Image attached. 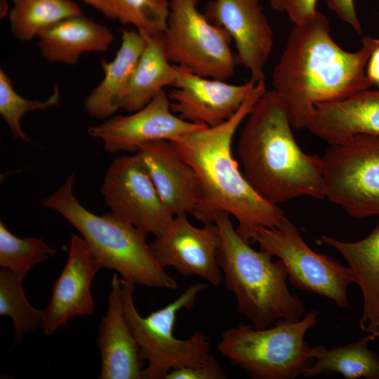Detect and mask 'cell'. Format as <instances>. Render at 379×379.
Listing matches in <instances>:
<instances>
[{"label":"cell","instance_id":"26","mask_svg":"<svg viewBox=\"0 0 379 379\" xmlns=\"http://www.w3.org/2000/svg\"><path fill=\"white\" fill-rule=\"evenodd\" d=\"M23 278L6 268L0 270V315L11 319L14 343H20L29 333L42 328L44 310H38L28 301L22 287Z\"/></svg>","mask_w":379,"mask_h":379},{"label":"cell","instance_id":"35","mask_svg":"<svg viewBox=\"0 0 379 379\" xmlns=\"http://www.w3.org/2000/svg\"><path fill=\"white\" fill-rule=\"evenodd\" d=\"M271 7L278 11H284L283 0H269Z\"/></svg>","mask_w":379,"mask_h":379},{"label":"cell","instance_id":"31","mask_svg":"<svg viewBox=\"0 0 379 379\" xmlns=\"http://www.w3.org/2000/svg\"><path fill=\"white\" fill-rule=\"evenodd\" d=\"M317 0H283L284 11L295 24L302 23L312 18L317 12Z\"/></svg>","mask_w":379,"mask_h":379},{"label":"cell","instance_id":"27","mask_svg":"<svg viewBox=\"0 0 379 379\" xmlns=\"http://www.w3.org/2000/svg\"><path fill=\"white\" fill-rule=\"evenodd\" d=\"M56 253L43 239L19 238L0 220V267L11 270L23 279L29 272Z\"/></svg>","mask_w":379,"mask_h":379},{"label":"cell","instance_id":"3","mask_svg":"<svg viewBox=\"0 0 379 379\" xmlns=\"http://www.w3.org/2000/svg\"><path fill=\"white\" fill-rule=\"evenodd\" d=\"M267 91L265 81L253 86L238 110L227 120L170 140L196 173L203 192V225L214 224L226 212L238 222L241 233L254 227H275L284 211L259 197L240 171L232 152L234 135L255 104Z\"/></svg>","mask_w":379,"mask_h":379},{"label":"cell","instance_id":"13","mask_svg":"<svg viewBox=\"0 0 379 379\" xmlns=\"http://www.w3.org/2000/svg\"><path fill=\"white\" fill-rule=\"evenodd\" d=\"M204 14L228 33L237 48V64L249 71L250 81H265L274 33L260 0H210Z\"/></svg>","mask_w":379,"mask_h":379},{"label":"cell","instance_id":"15","mask_svg":"<svg viewBox=\"0 0 379 379\" xmlns=\"http://www.w3.org/2000/svg\"><path fill=\"white\" fill-rule=\"evenodd\" d=\"M175 67L174 89L168 94L171 111L182 119L207 127L229 119L255 85L250 80L242 84H231Z\"/></svg>","mask_w":379,"mask_h":379},{"label":"cell","instance_id":"14","mask_svg":"<svg viewBox=\"0 0 379 379\" xmlns=\"http://www.w3.org/2000/svg\"><path fill=\"white\" fill-rule=\"evenodd\" d=\"M207 127L182 119L171 109L165 90L161 91L144 107L128 116H114L91 126L88 133L102 142L109 153L137 152L147 142L171 140L194 130Z\"/></svg>","mask_w":379,"mask_h":379},{"label":"cell","instance_id":"10","mask_svg":"<svg viewBox=\"0 0 379 379\" xmlns=\"http://www.w3.org/2000/svg\"><path fill=\"white\" fill-rule=\"evenodd\" d=\"M321 159L326 197L353 218L379 215V136L356 135Z\"/></svg>","mask_w":379,"mask_h":379},{"label":"cell","instance_id":"16","mask_svg":"<svg viewBox=\"0 0 379 379\" xmlns=\"http://www.w3.org/2000/svg\"><path fill=\"white\" fill-rule=\"evenodd\" d=\"M136 155L164 204L174 215L190 214L203 223L204 202L198 177L170 140L142 144Z\"/></svg>","mask_w":379,"mask_h":379},{"label":"cell","instance_id":"22","mask_svg":"<svg viewBox=\"0 0 379 379\" xmlns=\"http://www.w3.org/2000/svg\"><path fill=\"white\" fill-rule=\"evenodd\" d=\"M41 55L49 62L75 65L85 52H104L114 36L105 26L84 14L65 18L38 35Z\"/></svg>","mask_w":379,"mask_h":379},{"label":"cell","instance_id":"21","mask_svg":"<svg viewBox=\"0 0 379 379\" xmlns=\"http://www.w3.org/2000/svg\"><path fill=\"white\" fill-rule=\"evenodd\" d=\"M121 46L111 62L102 58L104 71L102 81L84 102L91 117L104 119L119 109L126 95L131 76L146 46V39L138 31L121 29Z\"/></svg>","mask_w":379,"mask_h":379},{"label":"cell","instance_id":"18","mask_svg":"<svg viewBox=\"0 0 379 379\" xmlns=\"http://www.w3.org/2000/svg\"><path fill=\"white\" fill-rule=\"evenodd\" d=\"M117 273L111 280L108 309L98 329V347L101 357L100 379H142L140 347L125 319Z\"/></svg>","mask_w":379,"mask_h":379},{"label":"cell","instance_id":"12","mask_svg":"<svg viewBox=\"0 0 379 379\" xmlns=\"http://www.w3.org/2000/svg\"><path fill=\"white\" fill-rule=\"evenodd\" d=\"M219 244L215 223L197 227L186 214H178L149 246L162 267H172L181 276H197L217 286L223 279L218 262Z\"/></svg>","mask_w":379,"mask_h":379},{"label":"cell","instance_id":"8","mask_svg":"<svg viewBox=\"0 0 379 379\" xmlns=\"http://www.w3.org/2000/svg\"><path fill=\"white\" fill-rule=\"evenodd\" d=\"M238 234L248 244L256 243L260 250L279 258L295 287L328 298L340 307L348 306L347 290L354 283L350 269L312 250L286 216L277 227H254Z\"/></svg>","mask_w":379,"mask_h":379},{"label":"cell","instance_id":"32","mask_svg":"<svg viewBox=\"0 0 379 379\" xmlns=\"http://www.w3.org/2000/svg\"><path fill=\"white\" fill-rule=\"evenodd\" d=\"M326 3L328 8L336 13L342 20L350 25L358 34H362L354 0H326Z\"/></svg>","mask_w":379,"mask_h":379},{"label":"cell","instance_id":"29","mask_svg":"<svg viewBox=\"0 0 379 379\" xmlns=\"http://www.w3.org/2000/svg\"><path fill=\"white\" fill-rule=\"evenodd\" d=\"M60 99L58 86H55L53 94L45 101L25 99L13 89L12 81L6 72L2 69L0 70V114L7 124L11 134L17 139L32 142L20 126V119L25 113L36 109L43 110L57 105L60 102Z\"/></svg>","mask_w":379,"mask_h":379},{"label":"cell","instance_id":"11","mask_svg":"<svg viewBox=\"0 0 379 379\" xmlns=\"http://www.w3.org/2000/svg\"><path fill=\"white\" fill-rule=\"evenodd\" d=\"M101 192L112 213L155 237L166 231L175 216L136 154L112 161Z\"/></svg>","mask_w":379,"mask_h":379},{"label":"cell","instance_id":"2","mask_svg":"<svg viewBox=\"0 0 379 379\" xmlns=\"http://www.w3.org/2000/svg\"><path fill=\"white\" fill-rule=\"evenodd\" d=\"M291 126L282 99L267 91L248 115L237 145L246 180L274 205L302 196L326 197L321 159L301 149Z\"/></svg>","mask_w":379,"mask_h":379},{"label":"cell","instance_id":"20","mask_svg":"<svg viewBox=\"0 0 379 379\" xmlns=\"http://www.w3.org/2000/svg\"><path fill=\"white\" fill-rule=\"evenodd\" d=\"M321 241L338 251L349 265L363 296L360 328L379 336V222L365 238L347 242L323 235Z\"/></svg>","mask_w":379,"mask_h":379},{"label":"cell","instance_id":"7","mask_svg":"<svg viewBox=\"0 0 379 379\" xmlns=\"http://www.w3.org/2000/svg\"><path fill=\"white\" fill-rule=\"evenodd\" d=\"M317 320L311 310L298 321L279 319L262 329L241 324L223 332L217 349L251 378L294 379L314 362L305 336Z\"/></svg>","mask_w":379,"mask_h":379},{"label":"cell","instance_id":"23","mask_svg":"<svg viewBox=\"0 0 379 379\" xmlns=\"http://www.w3.org/2000/svg\"><path fill=\"white\" fill-rule=\"evenodd\" d=\"M146 46L131 76L121 109L136 112L166 86H174L177 71L166 55L163 32L147 36Z\"/></svg>","mask_w":379,"mask_h":379},{"label":"cell","instance_id":"5","mask_svg":"<svg viewBox=\"0 0 379 379\" xmlns=\"http://www.w3.org/2000/svg\"><path fill=\"white\" fill-rule=\"evenodd\" d=\"M71 174L41 205L64 217L82 236L102 268L114 270L133 284L175 290L177 283L162 267L147 243V233L113 213L98 215L73 194Z\"/></svg>","mask_w":379,"mask_h":379},{"label":"cell","instance_id":"28","mask_svg":"<svg viewBox=\"0 0 379 379\" xmlns=\"http://www.w3.org/2000/svg\"><path fill=\"white\" fill-rule=\"evenodd\" d=\"M116 20L131 24L140 34L163 32L169 14L170 0H106Z\"/></svg>","mask_w":379,"mask_h":379},{"label":"cell","instance_id":"6","mask_svg":"<svg viewBox=\"0 0 379 379\" xmlns=\"http://www.w3.org/2000/svg\"><path fill=\"white\" fill-rule=\"evenodd\" d=\"M120 281L124 314L147 363L142 379H165L174 368L197 366L213 357L210 354L208 338L203 331H197L187 339L174 335L178 312L194 305L198 295L207 288L206 284L190 286L173 301L143 317L135 305V284L122 278Z\"/></svg>","mask_w":379,"mask_h":379},{"label":"cell","instance_id":"1","mask_svg":"<svg viewBox=\"0 0 379 379\" xmlns=\"http://www.w3.org/2000/svg\"><path fill=\"white\" fill-rule=\"evenodd\" d=\"M376 41L363 36L359 50H344L333 39L327 18L318 11L310 20L295 24L272 79L292 126L307 128L318 103L343 100L370 89L366 67Z\"/></svg>","mask_w":379,"mask_h":379},{"label":"cell","instance_id":"24","mask_svg":"<svg viewBox=\"0 0 379 379\" xmlns=\"http://www.w3.org/2000/svg\"><path fill=\"white\" fill-rule=\"evenodd\" d=\"M376 336L372 333L359 340L331 350L319 345L310 348L314 362L302 373L305 378L321 374H341L346 379H379V357L368 348Z\"/></svg>","mask_w":379,"mask_h":379},{"label":"cell","instance_id":"34","mask_svg":"<svg viewBox=\"0 0 379 379\" xmlns=\"http://www.w3.org/2000/svg\"><path fill=\"white\" fill-rule=\"evenodd\" d=\"M94 7L109 20H116L114 14L106 0H81Z\"/></svg>","mask_w":379,"mask_h":379},{"label":"cell","instance_id":"17","mask_svg":"<svg viewBox=\"0 0 379 379\" xmlns=\"http://www.w3.org/2000/svg\"><path fill=\"white\" fill-rule=\"evenodd\" d=\"M102 268L84 239L73 234L66 263L53 284L51 298L44 310L42 329L46 335L67 325L74 317L94 313L91 287Z\"/></svg>","mask_w":379,"mask_h":379},{"label":"cell","instance_id":"33","mask_svg":"<svg viewBox=\"0 0 379 379\" xmlns=\"http://www.w3.org/2000/svg\"><path fill=\"white\" fill-rule=\"evenodd\" d=\"M366 75L372 85L379 86V39L372 51L366 67Z\"/></svg>","mask_w":379,"mask_h":379},{"label":"cell","instance_id":"30","mask_svg":"<svg viewBox=\"0 0 379 379\" xmlns=\"http://www.w3.org/2000/svg\"><path fill=\"white\" fill-rule=\"evenodd\" d=\"M227 375L213 357L207 361L193 366L174 368L165 379H225Z\"/></svg>","mask_w":379,"mask_h":379},{"label":"cell","instance_id":"4","mask_svg":"<svg viewBox=\"0 0 379 379\" xmlns=\"http://www.w3.org/2000/svg\"><path fill=\"white\" fill-rule=\"evenodd\" d=\"M230 214L219 213L215 220L220 234L218 262L225 287L237 300V310L257 329L271 326L279 319L298 321L305 304L286 286L288 271L273 255L256 251L234 229Z\"/></svg>","mask_w":379,"mask_h":379},{"label":"cell","instance_id":"19","mask_svg":"<svg viewBox=\"0 0 379 379\" xmlns=\"http://www.w3.org/2000/svg\"><path fill=\"white\" fill-rule=\"evenodd\" d=\"M307 128L330 145L358 134L379 136V90H364L343 100L317 104Z\"/></svg>","mask_w":379,"mask_h":379},{"label":"cell","instance_id":"9","mask_svg":"<svg viewBox=\"0 0 379 379\" xmlns=\"http://www.w3.org/2000/svg\"><path fill=\"white\" fill-rule=\"evenodd\" d=\"M198 0H170L163 32L167 59L198 75L227 81L238 65L232 40L197 9Z\"/></svg>","mask_w":379,"mask_h":379},{"label":"cell","instance_id":"25","mask_svg":"<svg viewBox=\"0 0 379 379\" xmlns=\"http://www.w3.org/2000/svg\"><path fill=\"white\" fill-rule=\"evenodd\" d=\"M8 14L12 35L31 41L46 27L71 16L84 14L72 0H12Z\"/></svg>","mask_w":379,"mask_h":379}]
</instances>
